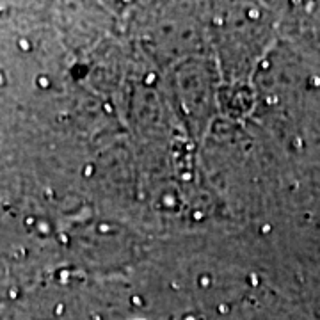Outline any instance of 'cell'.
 Listing matches in <instances>:
<instances>
[{
	"label": "cell",
	"instance_id": "cell-1",
	"mask_svg": "<svg viewBox=\"0 0 320 320\" xmlns=\"http://www.w3.org/2000/svg\"><path fill=\"white\" fill-rule=\"evenodd\" d=\"M0 84H2V75H0Z\"/></svg>",
	"mask_w": 320,
	"mask_h": 320
}]
</instances>
